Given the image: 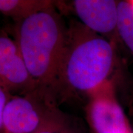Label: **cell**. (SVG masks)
<instances>
[{
  "label": "cell",
  "instance_id": "cell-1",
  "mask_svg": "<svg viewBox=\"0 0 133 133\" xmlns=\"http://www.w3.org/2000/svg\"><path fill=\"white\" fill-rule=\"evenodd\" d=\"M115 64L113 42L75 22L67 28L56 90L87 96L109 80Z\"/></svg>",
  "mask_w": 133,
  "mask_h": 133
},
{
  "label": "cell",
  "instance_id": "cell-2",
  "mask_svg": "<svg viewBox=\"0 0 133 133\" xmlns=\"http://www.w3.org/2000/svg\"><path fill=\"white\" fill-rule=\"evenodd\" d=\"M67 28L54 5L16 23L14 37L38 87L56 90Z\"/></svg>",
  "mask_w": 133,
  "mask_h": 133
},
{
  "label": "cell",
  "instance_id": "cell-5",
  "mask_svg": "<svg viewBox=\"0 0 133 133\" xmlns=\"http://www.w3.org/2000/svg\"><path fill=\"white\" fill-rule=\"evenodd\" d=\"M0 87L10 95H24L39 89L15 38L2 31L0 32Z\"/></svg>",
  "mask_w": 133,
  "mask_h": 133
},
{
  "label": "cell",
  "instance_id": "cell-8",
  "mask_svg": "<svg viewBox=\"0 0 133 133\" xmlns=\"http://www.w3.org/2000/svg\"><path fill=\"white\" fill-rule=\"evenodd\" d=\"M117 35L133 53V8L129 1H120Z\"/></svg>",
  "mask_w": 133,
  "mask_h": 133
},
{
  "label": "cell",
  "instance_id": "cell-6",
  "mask_svg": "<svg viewBox=\"0 0 133 133\" xmlns=\"http://www.w3.org/2000/svg\"><path fill=\"white\" fill-rule=\"evenodd\" d=\"M118 4V2L114 0H75L71 2L82 25L109 40L117 35Z\"/></svg>",
  "mask_w": 133,
  "mask_h": 133
},
{
  "label": "cell",
  "instance_id": "cell-12",
  "mask_svg": "<svg viewBox=\"0 0 133 133\" xmlns=\"http://www.w3.org/2000/svg\"><path fill=\"white\" fill-rule=\"evenodd\" d=\"M132 133H133V132H132Z\"/></svg>",
  "mask_w": 133,
  "mask_h": 133
},
{
  "label": "cell",
  "instance_id": "cell-10",
  "mask_svg": "<svg viewBox=\"0 0 133 133\" xmlns=\"http://www.w3.org/2000/svg\"><path fill=\"white\" fill-rule=\"evenodd\" d=\"M11 95L8 92L0 87V133H4L3 129V123H2V117H3V112L8 101Z\"/></svg>",
  "mask_w": 133,
  "mask_h": 133
},
{
  "label": "cell",
  "instance_id": "cell-7",
  "mask_svg": "<svg viewBox=\"0 0 133 133\" xmlns=\"http://www.w3.org/2000/svg\"><path fill=\"white\" fill-rule=\"evenodd\" d=\"M53 5L47 0H0V13L18 23Z\"/></svg>",
  "mask_w": 133,
  "mask_h": 133
},
{
  "label": "cell",
  "instance_id": "cell-4",
  "mask_svg": "<svg viewBox=\"0 0 133 133\" xmlns=\"http://www.w3.org/2000/svg\"><path fill=\"white\" fill-rule=\"evenodd\" d=\"M87 113L95 133H132L110 79L87 95Z\"/></svg>",
  "mask_w": 133,
  "mask_h": 133
},
{
  "label": "cell",
  "instance_id": "cell-11",
  "mask_svg": "<svg viewBox=\"0 0 133 133\" xmlns=\"http://www.w3.org/2000/svg\"><path fill=\"white\" fill-rule=\"evenodd\" d=\"M129 2H130V4H131V5L132 6V8H133V0H130V1H129Z\"/></svg>",
  "mask_w": 133,
  "mask_h": 133
},
{
  "label": "cell",
  "instance_id": "cell-9",
  "mask_svg": "<svg viewBox=\"0 0 133 133\" xmlns=\"http://www.w3.org/2000/svg\"><path fill=\"white\" fill-rule=\"evenodd\" d=\"M35 133H75L60 111Z\"/></svg>",
  "mask_w": 133,
  "mask_h": 133
},
{
  "label": "cell",
  "instance_id": "cell-3",
  "mask_svg": "<svg viewBox=\"0 0 133 133\" xmlns=\"http://www.w3.org/2000/svg\"><path fill=\"white\" fill-rule=\"evenodd\" d=\"M50 92L37 89L28 94L11 95L5 105L4 133H35L58 113Z\"/></svg>",
  "mask_w": 133,
  "mask_h": 133
}]
</instances>
